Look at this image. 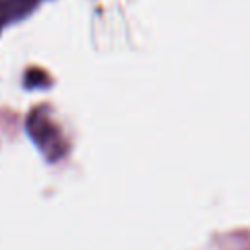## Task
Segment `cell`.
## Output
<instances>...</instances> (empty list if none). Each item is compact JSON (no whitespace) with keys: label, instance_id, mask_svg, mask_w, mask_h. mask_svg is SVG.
<instances>
[{"label":"cell","instance_id":"6da1fadb","mask_svg":"<svg viewBox=\"0 0 250 250\" xmlns=\"http://www.w3.org/2000/svg\"><path fill=\"white\" fill-rule=\"evenodd\" d=\"M27 131H29V135L35 139V143L39 145V148L47 154V158H49V160L59 158V156L64 152L62 139L59 137L57 127L49 121V117L45 115V111H43V109L35 107V111L29 115Z\"/></svg>","mask_w":250,"mask_h":250},{"label":"cell","instance_id":"7a4b0ae2","mask_svg":"<svg viewBox=\"0 0 250 250\" xmlns=\"http://www.w3.org/2000/svg\"><path fill=\"white\" fill-rule=\"evenodd\" d=\"M16 16H14V12H12V6H10V2L8 0H0V29L10 21V20H14Z\"/></svg>","mask_w":250,"mask_h":250}]
</instances>
